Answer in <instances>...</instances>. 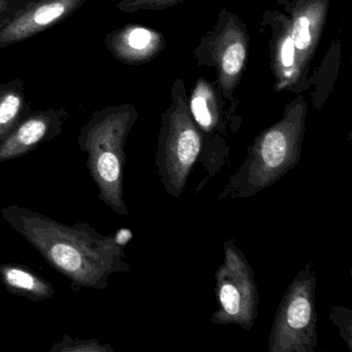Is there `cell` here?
Here are the masks:
<instances>
[{"instance_id": "obj_1", "label": "cell", "mask_w": 352, "mask_h": 352, "mask_svg": "<svg viewBox=\"0 0 352 352\" xmlns=\"http://www.w3.org/2000/svg\"><path fill=\"white\" fill-rule=\"evenodd\" d=\"M0 215L53 270L69 280L75 292L106 289L111 276L131 273L124 249L115 243L113 234L104 236L87 222L67 226L17 205L1 208Z\"/></svg>"}, {"instance_id": "obj_2", "label": "cell", "mask_w": 352, "mask_h": 352, "mask_svg": "<svg viewBox=\"0 0 352 352\" xmlns=\"http://www.w3.org/2000/svg\"><path fill=\"white\" fill-rule=\"evenodd\" d=\"M135 115L127 107L96 111L80 129L78 145L87 156L90 177L98 189V199L121 216H129L124 201L125 141Z\"/></svg>"}, {"instance_id": "obj_3", "label": "cell", "mask_w": 352, "mask_h": 352, "mask_svg": "<svg viewBox=\"0 0 352 352\" xmlns=\"http://www.w3.org/2000/svg\"><path fill=\"white\" fill-rule=\"evenodd\" d=\"M302 138L296 123H281L263 133L219 195V201L255 197L273 186L302 158Z\"/></svg>"}, {"instance_id": "obj_4", "label": "cell", "mask_w": 352, "mask_h": 352, "mask_svg": "<svg viewBox=\"0 0 352 352\" xmlns=\"http://www.w3.org/2000/svg\"><path fill=\"white\" fill-rule=\"evenodd\" d=\"M316 283L309 261L282 296L270 331L269 352H314L318 344Z\"/></svg>"}, {"instance_id": "obj_5", "label": "cell", "mask_w": 352, "mask_h": 352, "mask_svg": "<svg viewBox=\"0 0 352 352\" xmlns=\"http://www.w3.org/2000/svg\"><path fill=\"white\" fill-rule=\"evenodd\" d=\"M215 296L217 309L210 318L212 323L252 329L261 298L254 270L234 238L224 242L223 261L215 273Z\"/></svg>"}, {"instance_id": "obj_6", "label": "cell", "mask_w": 352, "mask_h": 352, "mask_svg": "<svg viewBox=\"0 0 352 352\" xmlns=\"http://www.w3.org/2000/svg\"><path fill=\"white\" fill-rule=\"evenodd\" d=\"M203 147V137L187 120L176 119L162 131L155 166L162 186L168 195L180 197L183 195Z\"/></svg>"}, {"instance_id": "obj_7", "label": "cell", "mask_w": 352, "mask_h": 352, "mask_svg": "<svg viewBox=\"0 0 352 352\" xmlns=\"http://www.w3.org/2000/svg\"><path fill=\"white\" fill-rule=\"evenodd\" d=\"M87 0H28L1 30L0 49L34 38L73 16Z\"/></svg>"}, {"instance_id": "obj_8", "label": "cell", "mask_w": 352, "mask_h": 352, "mask_svg": "<svg viewBox=\"0 0 352 352\" xmlns=\"http://www.w3.org/2000/svg\"><path fill=\"white\" fill-rule=\"evenodd\" d=\"M69 114L63 108L32 111L0 143V164L17 160L61 135Z\"/></svg>"}, {"instance_id": "obj_9", "label": "cell", "mask_w": 352, "mask_h": 352, "mask_svg": "<svg viewBox=\"0 0 352 352\" xmlns=\"http://www.w3.org/2000/svg\"><path fill=\"white\" fill-rule=\"evenodd\" d=\"M0 281L9 294L34 302L51 300L55 296L54 286L50 281L21 263H1Z\"/></svg>"}, {"instance_id": "obj_10", "label": "cell", "mask_w": 352, "mask_h": 352, "mask_svg": "<svg viewBox=\"0 0 352 352\" xmlns=\"http://www.w3.org/2000/svg\"><path fill=\"white\" fill-rule=\"evenodd\" d=\"M32 112L24 82L19 78L0 84V143Z\"/></svg>"}, {"instance_id": "obj_11", "label": "cell", "mask_w": 352, "mask_h": 352, "mask_svg": "<svg viewBox=\"0 0 352 352\" xmlns=\"http://www.w3.org/2000/svg\"><path fill=\"white\" fill-rule=\"evenodd\" d=\"M49 352H115L110 344L100 343L96 339H81L63 335L60 341L53 344Z\"/></svg>"}, {"instance_id": "obj_12", "label": "cell", "mask_w": 352, "mask_h": 352, "mask_svg": "<svg viewBox=\"0 0 352 352\" xmlns=\"http://www.w3.org/2000/svg\"><path fill=\"white\" fill-rule=\"evenodd\" d=\"M331 320L337 325L339 329L340 335L342 339L346 342L349 350L351 347V335H352V313L349 309L344 307L333 306L331 307V314H329Z\"/></svg>"}, {"instance_id": "obj_13", "label": "cell", "mask_w": 352, "mask_h": 352, "mask_svg": "<svg viewBox=\"0 0 352 352\" xmlns=\"http://www.w3.org/2000/svg\"><path fill=\"white\" fill-rule=\"evenodd\" d=\"M245 59V48L241 43H234L226 49L222 58V67L228 75L234 76L242 69Z\"/></svg>"}, {"instance_id": "obj_14", "label": "cell", "mask_w": 352, "mask_h": 352, "mask_svg": "<svg viewBox=\"0 0 352 352\" xmlns=\"http://www.w3.org/2000/svg\"><path fill=\"white\" fill-rule=\"evenodd\" d=\"M191 112L193 118L201 129L206 133L214 129L213 115L207 106V100L204 96H195L191 102Z\"/></svg>"}, {"instance_id": "obj_15", "label": "cell", "mask_w": 352, "mask_h": 352, "mask_svg": "<svg viewBox=\"0 0 352 352\" xmlns=\"http://www.w3.org/2000/svg\"><path fill=\"white\" fill-rule=\"evenodd\" d=\"M294 48L306 50L311 44L310 22L306 17H300L294 22L292 30Z\"/></svg>"}, {"instance_id": "obj_16", "label": "cell", "mask_w": 352, "mask_h": 352, "mask_svg": "<svg viewBox=\"0 0 352 352\" xmlns=\"http://www.w3.org/2000/svg\"><path fill=\"white\" fill-rule=\"evenodd\" d=\"M28 3V0H0V30Z\"/></svg>"}, {"instance_id": "obj_17", "label": "cell", "mask_w": 352, "mask_h": 352, "mask_svg": "<svg viewBox=\"0 0 352 352\" xmlns=\"http://www.w3.org/2000/svg\"><path fill=\"white\" fill-rule=\"evenodd\" d=\"M294 44L292 41V36H288L286 40L284 41L283 45H282L281 49V60L283 63L284 67H292L294 63Z\"/></svg>"}, {"instance_id": "obj_18", "label": "cell", "mask_w": 352, "mask_h": 352, "mask_svg": "<svg viewBox=\"0 0 352 352\" xmlns=\"http://www.w3.org/2000/svg\"><path fill=\"white\" fill-rule=\"evenodd\" d=\"M133 232L129 228H122L118 230V232L113 234V238H114L115 243L118 245L120 248H125L127 244L133 240Z\"/></svg>"}]
</instances>
